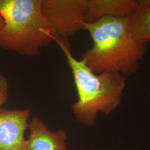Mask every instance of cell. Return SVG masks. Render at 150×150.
<instances>
[{"mask_svg": "<svg viewBox=\"0 0 150 150\" xmlns=\"http://www.w3.org/2000/svg\"><path fill=\"white\" fill-rule=\"evenodd\" d=\"M83 30L90 33L93 46L83 54L82 59L93 72H117L126 77L139 70L147 45L134 38L129 17H105L85 22Z\"/></svg>", "mask_w": 150, "mask_h": 150, "instance_id": "obj_1", "label": "cell"}, {"mask_svg": "<svg viewBox=\"0 0 150 150\" xmlns=\"http://www.w3.org/2000/svg\"><path fill=\"white\" fill-rule=\"evenodd\" d=\"M54 41L65 55L77 92L78 100L72 105L73 114L80 122L91 126L95 123L98 113L108 116L121 104L126 77L112 72L96 74L83 59L78 60L73 56L69 39L56 37Z\"/></svg>", "mask_w": 150, "mask_h": 150, "instance_id": "obj_2", "label": "cell"}, {"mask_svg": "<svg viewBox=\"0 0 150 150\" xmlns=\"http://www.w3.org/2000/svg\"><path fill=\"white\" fill-rule=\"evenodd\" d=\"M42 0H0L5 26L0 31V48L35 57L54 41L56 35L43 16Z\"/></svg>", "mask_w": 150, "mask_h": 150, "instance_id": "obj_3", "label": "cell"}, {"mask_svg": "<svg viewBox=\"0 0 150 150\" xmlns=\"http://www.w3.org/2000/svg\"><path fill=\"white\" fill-rule=\"evenodd\" d=\"M41 9L56 37L69 39L86 22V0H42Z\"/></svg>", "mask_w": 150, "mask_h": 150, "instance_id": "obj_4", "label": "cell"}, {"mask_svg": "<svg viewBox=\"0 0 150 150\" xmlns=\"http://www.w3.org/2000/svg\"><path fill=\"white\" fill-rule=\"evenodd\" d=\"M30 116L28 109L0 107V150H26L24 134Z\"/></svg>", "mask_w": 150, "mask_h": 150, "instance_id": "obj_5", "label": "cell"}, {"mask_svg": "<svg viewBox=\"0 0 150 150\" xmlns=\"http://www.w3.org/2000/svg\"><path fill=\"white\" fill-rule=\"evenodd\" d=\"M28 129L30 134L26 140V150H68L64 129L50 131L38 117L32 118Z\"/></svg>", "mask_w": 150, "mask_h": 150, "instance_id": "obj_6", "label": "cell"}, {"mask_svg": "<svg viewBox=\"0 0 150 150\" xmlns=\"http://www.w3.org/2000/svg\"><path fill=\"white\" fill-rule=\"evenodd\" d=\"M137 4L138 0H86V22L105 17H129Z\"/></svg>", "mask_w": 150, "mask_h": 150, "instance_id": "obj_7", "label": "cell"}, {"mask_svg": "<svg viewBox=\"0 0 150 150\" xmlns=\"http://www.w3.org/2000/svg\"><path fill=\"white\" fill-rule=\"evenodd\" d=\"M129 21L132 33L137 41L147 45L150 42V0H138Z\"/></svg>", "mask_w": 150, "mask_h": 150, "instance_id": "obj_8", "label": "cell"}, {"mask_svg": "<svg viewBox=\"0 0 150 150\" xmlns=\"http://www.w3.org/2000/svg\"><path fill=\"white\" fill-rule=\"evenodd\" d=\"M8 91V80L6 76L0 72V107L7 101Z\"/></svg>", "mask_w": 150, "mask_h": 150, "instance_id": "obj_9", "label": "cell"}, {"mask_svg": "<svg viewBox=\"0 0 150 150\" xmlns=\"http://www.w3.org/2000/svg\"><path fill=\"white\" fill-rule=\"evenodd\" d=\"M5 26V20L4 18L0 15V31L4 28Z\"/></svg>", "mask_w": 150, "mask_h": 150, "instance_id": "obj_10", "label": "cell"}, {"mask_svg": "<svg viewBox=\"0 0 150 150\" xmlns=\"http://www.w3.org/2000/svg\"><path fill=\"white\" fill-rule=\"evenodd\" d=\"M149 98H150V91L149 92Z\"/></svg>", "mask_w": 150, "mask_h": 150, "instance_id": "obj_11", "label": "cell"}]
</instances>
